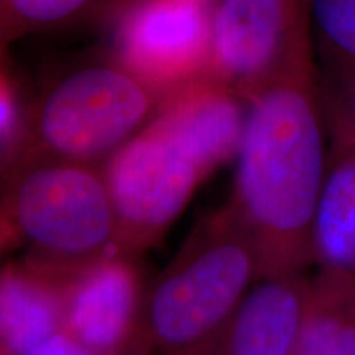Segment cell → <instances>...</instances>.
Listing matches in <instances>:
<instances>
[{
  "instance_id": "4fadbf2b",
  "label": "cell",
  "mask_w": 355,
  "mask_h": 355,
  "mask_svg": "<svg viewBox=\"0 0 355 355\" xmlns=\"http://www.w3.org/2000/svg\"><path fill=\"white\" fill-rule=\"evenodd\" d=\"M293 355H355V279L327 273L309 290Z\"/></svg>"
},
{
  "instance_id": "5bb4252c",
  "label": "cell",
  "mask_w": 355,
  "mask_h": 355,
  "mask_svg": "<svg viewBox=\"0 0 355 355\" xmlns=\"http://www.w3.org/2000/svg\"><path fill=\"white\" fill-rule=\"evenodd\" d=\"M311 12L324 42L355 64V0H313Z\"/></svg>"
},
{
  "instance_id": "7c38bea8",
  "label": "cell",
  "mask_w": 355,
  "mask_h": 355,
  "mask_svg": "<svg viewBox=\"0 0 355 355\" xmlns=\"http://www.w3.org/2000/svg\"><path fill=\"white\" fill-rule=\"evenodd\" d=\"M311 250L327 273L355 279V146L324 178L311 229Z\"/></svg>"
},
{
  "instance_id": "5b68a950",
  "label": "cell",
  "mask_w": 355,
  "mask_h": 355,
  "mask_svg": "<svg viewBox=\"0 0 355 355\" xmlns=\"http://www.w3.org/2000/svg\"><path fill=\"white\" fill-rule=\"evenodd\" d=\"M102 173L125 254L157 241L207 178L186 146L153 119L105 159Z\"/></svg>"
},
{
  "instance_id": "8992f818",
  "label": "cell",
  "mask_w": 355,
  "mask_h": 355,
  "mask_svg": "<svg viewBox=\"0 0 355 355\" xmlns=\"http://www.w3.org/2000/svg\"><path fill=\"white\" fill-rule=\"evenodd\" d=\"M309 56L300 0H217L207 76L250 99Z\"/></svg>"
},
{
  "instance_id": "9c48e42d",
  "label": "cell",
  "mask_w": 355,
  "mask_h": 355,
  "mask_svg": "<svg viewBox=\"0 0 355 355\" xmlns=\"http://www.w3.org/2000/svg\"><path fill=\"white\" fill-rule=\"evenodd\" d=\"M241 97L204 76L163 96L153 121L181 141L209 176L239 152L247 121Z\"/></svg>"
},
{
  "instance_id": "ba28073f",
  "label": "cell",
  "mask_w": 355,
  "mask_h": 355,
  "mask_svg": "<svg viewBox=\"0 0 355 355\" xmlns=\"http://www.w3.org/2000/svg\"><path fill=\"white\" fill-rule=\"evenodd\" d=\"M144 303L130 254H110L64 273L63 332L99 355H125L139 340Z\"/></svg>"
},
{
  "instance_id": "2e32d148",
  "label": "cell",
  "mask_w": 355,
  "mask_h": 355,
  "mask_svg": "<svg viewBox=\"0 0 355 355\" xmlns=\"http://www.w3.org/2000/svg\"><path fill=\"white\" fill-rule=\"evenodd\" d=\"M17 123V104L10 83L0 71V150L12 139Z\"/></svg>"
},
{
  "instance_id": "6da1fadb",
  "label": "cell",
  "mask_w": 355,
  "mask_h": 355,
  "mask_svg": "<svg viewBox=\"0 0 355 355\" xmlns=\"http://www.w3.org/2000/svg\"><path fill=\"white\" fill-rule=\"evenodd\" d=\"M309 56L250 97L237 157L232 214L268 277L293 275L311 250L321 194L324 141Z\"/></svg>"
},
{
  "instance_id": "277c9868",
  "label": "cell",
  "mask_w": 355,
  "mask_h": 355,
  "mask_svg": "<svg viewBox=\"0 0 355 355\" xmlns=\"http://www.w3.org/2000/svg\"><path fill=\"white\" fill-rule=\"evenodd\" d=\"M157 97L121 64L74 71L40 102L20 157L99 165L148 123Z\"/></svg>"
},
{
  "instance_id": "d6986e66",
  "label": "cell",
  "mask_w": 355,
  "mask_h": 355,
  "mask_svg": "<svg viewBox=\"0 0 355 355\" xmlns=\"http://www.w3.org/2000/svg\"><path fill=\"white\" fill-rule=\"evenodd\" d=\"M6 243H3V239H2V234H0V248H2Z\"/></svg>"
},
{
  "instance_id": "9a60e30c",
  "label": "cell",
  "mask_w": 355,
  "mask_h": 355,
  "mask_svg": "<svg viewBox=\"0 0 355 355\" xmlns=\"http://www.w3.org/2000/svg\"><path fill=\"white\" fill-rule=\"evenodd\" d=\"M89 0H2L8 15L24 25H51L68 19Z\"/></svg>"
},
{
  "instance_id": "e0dca14e",
  "label": "cell",
  "mask_w": 355,
  "mask_h": 355,
  "mask_svg": "<svg viewBox=\"0 0 355 355\" xmlns=\"http://www.w3.org/2000/svg\"><path fill=\"white\" fill-rule=\"evenodd\" d=\"M25 355H99L92 352L91 349L84 347L73 337H69L66 332H58V334L51 336L50 339L43 340L37 347L28 350Z\"/></svg>"
},
{
  "instance_id": "ffe728a7",
  "label": "cell",
  "mask_w": 355,
  "mask_h": 355,
  "mask_svg": "<svg viewBox=\"0 0 355 355\" xmlns=\"http://www.w3.org/2000/svg\"><path fill=\"white\" fill-rule=\"evenodd\" d=\"M206 2H209V3H211V6H212V3H216V2H217V0H206Z\"/></svg>"
},
{
  "instance_id": "30bf717a",
  "label": "cell",
  "mask_w": 355,
  "mask_h": 355,
  "mask_svg": "<svg viewBox=\"0 0 355 355\" xmlns=\"http://www.w3.org/2000/svg\"><path fill=\"white\" fill-rule=\"evenodd\" d=\"M308 298L309 288L295 275L268 277L247 291L199 355H293Z\"/></svg>"
},
{
  "instance_id": "7a4b0ae2",
  "label": "cell",
  "mask_w": 355,
  "mask_h": 355,
  "mask_svg": "<svg viewBox=\"0 0 355 355\" xmlns=\"http://www.w3.org/2000/svg\"><path fill=\"white\" fill-rule=\"evenodd\" d=\"M260 259L232 211L204 222L141 303L139 337L163 355H199L237 309Z\"/></svg>"
},
{
  "instance_id": "52a82bcc",
  "label": "cell",
  "mask_w": 355,
  "mask_h": 355,
  "mask_svg": "<svg viewBox=\"0 0 355 355\" xmlns=\"http://www.w3.org/2000/svg\"><path fill=\"white\" fill-rule=\"evenodd\" d=\"M211 15L206 0H130L115 30L119 64L159 99L207 76Z\"/></svg>"
},
{
  "instance_id": "3957f363",
  "label": "cell",
  "mask_w": 355,
  "mask_h": 355,
  "mask_svg": "<svg viewBox=\"0 0 355 355\" xmlns=\"http://www.w3.org/2000/svg\"><path fill=\"white\" fill-rule=\"evenodd\" d=\"M0 234L60 272L123 252L102 168L66 159L19 157L0 199Z\"/></svg>"
},
{
  "instance_id": "ac0fdd59",
  "label": "cell",
  "mask_w": 355,
  "mask_h": 355,
  "mask_svg": "<svg viewBox=\"0 0 355 355\" xmlns=\"http://www.w3.org/2000/svg\"><path fill=\"white\" fill-rule=\"evenodd\" d=\"M125 355H152V350L146 347V345L141 343L140 337H139V340L132 345V349L128 350Z\"/></svg>"
},
{
  "instance_id": "8fae6325",
  "label": "cell",
  "mask_w": 355,
  "mask_h": 355,
  "mask_svg": "<svg viewBox=\"0 0 355 355\" xmlns=\"http://www.w3.org/2000/svg\"><path fill=\"white\" fill-rule=\"evenodd\" d=\"M64 273L28 259L0 268V355H25L63 331Z\"/></svg>"
}]
</instances>
